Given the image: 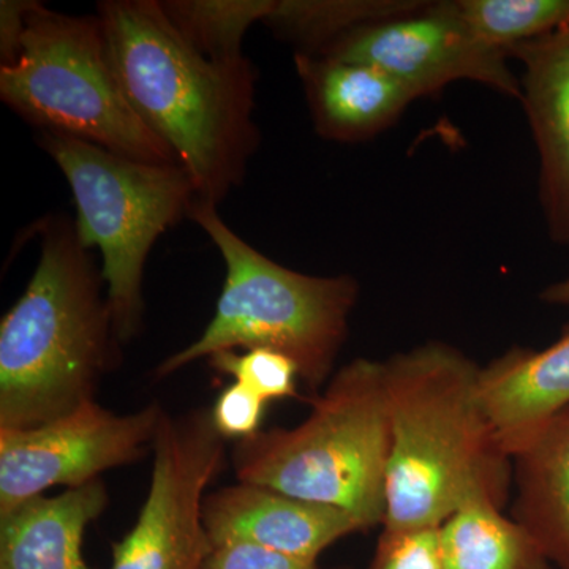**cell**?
<instances>
[{
	"instance_id": "19",
	"label": "cell",
	"mask_w": 569,
	"mask_h": 569,
	"mask_svg": "<svg viewBox=\"0 0 569 569\" xmlns=\"http://www.w3.org/2000/svg\"><path fill=\"white\" fill-rule=\"evenodd\" d=\"M475 39L508 51L569 26V0H440Z\"/></svg>"
},
{
	"instance_id": "23",
	"label": "cell",
	"mask_w": 569,
	"mask_h": 569,
	"mask_svg": "<svg viewBox=\"0 0 569 569\" xmlns=\"http://www.w3.org/2000/svg\"><path fill=\"white\" fill-rule=\"evenodd\" d=\"M266 403L252 389L233 381L211 408L213 426L224 440H247L261 432Z\"/></svg>"
},
{
	"instance_id": "4",
	"label": "cell",
	"mask_w": 569,
	"mask_h": 569,
	"mask_svg": "<svg viewBox=\"0 0 569 569\" xmlns=\"http://www.w3.org/2000/svg\"><path fill=\"white\" fill-rule=\"evenodd\" d=\"M189 219L222 254L227 276L204 331L164 358L153 377L162 380L222 351L266 348L288 356L307 388H323L347 340L358 280L350 274H302L276 263L236 234L216 204L194 198Z\"/></svg>"
},
{
	"instance_id": "20",
	"label": "cell",
	"mask_w": 569,
	"mask_h": 569,
	"mask_svg": "<svg viewBox=\"0 0 569 569\" xmlns=\"http://www.w3.org/2000/svg\"><path fill=\"white\" fill-rule=\"evenodd\" d=\"M276 0H163L162 9L194 50L216 62L244 59L242 41Z\"/></svg>"
},
{
	"instance_id": "11",
	"label": "cell",
	"mask_w": 569,
	"mask_h": 569,
	"mask_svg": "<svg viewBox=\"0 0 569 569\" xmlns=\"http://www.w3.org/2000/svg\"><path fill=\"white\" fill-rule=\"evenodd\" d=\"M203 523L212 546L246 542L310 563L340 539L365 531L342 509L241 481L204 497Z\"/></svg>"
},
{
	"instance_id": "15",
	"label": "cell",
	"mask_w": 569,
	"mask_h": 569,
	"mask_svg": "<svg viewBox=\"0 0 569 569\" xmlns=\"http://www.w3.org/2000/svg\"><path fill=\"white\" fill-rule=\"evenodd\" d=\"M108 503L107 485L96 479L14 508L0 518V569H92L82 550L86 531Z\"/></svg>"
},
{
	"instance_id": "8",
	"label": "cell",
	"mask_w": 569,
	"mask_h": 569,
	"mask_svg": "<svg viewBox=\"0 0 569 569\" xmlns=\"http://www.w3.org/2000/svg\"><path fill=\"white\" fill-rule=\"evenodd\" d=\"M152 455L148 496L129 533L112 542L111 569H201L212 549L203 501L227 462V440L211 410L164 411Z\"/></svg>"
},
{
	"instance_id": "17",
	"label": "cell",
	"mask_w": 569,
	"mask_h": 569,
	"mask_svg": "<svg viewBox=\"0 0 569 569\" xmlns=\"http://www.w3.org/2000/svg\"><path fill=\"white\" fill-rule=\"evenodd\" d=\"M445 569H549L537 539L488 497H473L440 527Z\"/></svg>"
},
{
	"instance_id": "21",
	"label": "cell",
	"mask_w": 569,
	"mask_h": 569,
	"mask_svg": "<svg viewBox=\"0 0 569 569\" xmlns=\"http://www.w3.org/2000/svg\"><path fill=\"white\" fill-rule=\"evenodd\" d=\"M209 366L257 392L264 402L299 397L298 367L279 351L254 348L244 353L222 351L208 358Z\"/></svg>"
},
{
	"instance_id": "26",
	"label": "cell",
	"mask_w": 569,
	"mask_h": 569,
	"mask_svg": "<svg viewBox=\"0 0 569 569\" xmlns=\"http://www.w3.org/2000/svg\"><path fill=\"white\" fill-rule=\"evenodd\" d=\"M539 299L546 305L569 307V279L549 284L539 295Z\"/></svg>"
},
{
	"instance_id": "16",
	"label": "cell",
	"mask_w": 569,
	"mask_h": 569,
	"mask_svg": "<svg viewBox=\"0 0 569 569\" xmlns=\"http://www.w3.org/2000/svg\"><path fill=\"white\" fill-rule=\"evenodd\" d=\"M511 518L537 539L550 563L569 569V407L512 456Z\"/></svg>"
},
{
	"instance_id": "5",
	"label": "cell",
	"mask_w": 569,
	"mask_h": 569,
	"mask_svg": "<svg viewBox=\"0 0 569 569\" xmlns=\"http://www.w3.org/2000/svg\"><path fill=\"white\" fill-rule=\"evenodd\" d=\"M301 425L236 441V479L339 508L362 529L383 527L391 455L383 361L340 367Z\"/></svg>"
},
{
	"instance_id": "1",
	"label": "cell",
	"mask_w": 569,
	"mask_h": 569,
	"mask_svg": "<svg viewBox=\"0 0 569 569\" xmlns=\"http://www.w3.org/2000/svg\"><path fill=\"white\" fill-rule=\"evenodd\" d=\"M97 17L112 69L138 118L174 152L197 200L219 206L244 182L260 146L252 62L206 58L157 0H104Z\"/></svg>"
},
{
	"instance_id": "12",
	"label": "cell",
	"mask_w": 569,
	"mask_h": 569,
	"mask_svg": "<svg viewBox=\"0 0 569 569\" xmlns=\"http://www.w3.org/2000/svg\"><path fill=\"white\" fill-rule=\"evenodd\" d=\"M522 67L520 100L539 157L550 239L569 249V26L508 51Z\"/></svg>"
},
{
	"instance_id": "9",
	"label": "cell",
	"mask_w": 569,
	"mask_h": 569,
	"mask_svg": "<svg viewBox=\"0 0 569 569\" xmlns=\"http://www.w3.org/2000/svg\"><path fill=\"white\" fill-rule=\"evenodd\" d=\"M159 402L119 415L97 400L33 429H0V518L47 490L81 488L153 449Z\"/></svg>"
},
{
	"instance_id": "24",
	"label": "cell",
	"mask_w": 569,
	"mask_h": 569,
	"mask_svg": "<svg viewBox=\"0 0 569 569\" xmlns=\"http://www.w3.org/2000/svg\"><path fill=\"white\" fill-rule=\"evenodd\" d=\"M201 569H318V565L246 542H224L212 546Z\"/></svg>"
},
{
	"instance_id": "2",
	"label": "cell",
	"mask_w": 569,
	"mask_h": 569,
	"mask_svg": "<svg viewBox=\"0 0 569 569\" xmlns=\"http://www.w3.org/2000/svg\"><path fill=\"white\" fill-rule=\"evenodd\" d=\"M383 367L391 427L383 529H440L479 496L503 507L512 466L482 408L481 367L437 340Z\"/></svg>"
},
{
	"instance_id": "14",
	"label": "cell",
	"mask_w": 569,
	"mask_h": 569,
	"mask_svg": "<svg viewBox=\"0 0 569 569\" xmlns=\"http://www.w3.org/2000/svg\"><path fill=\"white\" fill-rule=\"evenodd\" d=\"M313 127L321 138L361 142L399 121L415 93L391 74L366 63L295 54Z\"/></svg>"
},
{
	"instance_id": "7",
	"label": "cell",
	"mask_w": 569,
	"mask_h": 569,
	"mask_svg": "<svg viewBox=\"0 0 569 569\" xmlns=\"http://www.w3.org/2000/svg\"><path fill=\"white\" fill-rule=\"evenodd\" d=\"M37 141L69 182L78 236L102 253L119 340L132 342L144 317L149 253L160 236L189 217L197 198L192 179L181 164L137 162L69 134L39 132Z\"/></svg>"
},
{
	"instance_id": "22",
	"label": "cell",
	"mask_w": 569,
	"mask_h": 569,
	"mask_svg": "<svg viewBox=\"0 0 569 569\" xmlns=\"http://www.w3.org/2000/svg\"><path fill=\"white\" fill-rule=\"evenodd\" d=\"M369 569H445L440 529H383Z\"/></svg>"
},
{
	"instance_id": "6",
	"label": "cell",
	"mask_w": 569,
	"mask_h": 569,
	"mask_svg": "<svg viewBox=\"0 0 569 569\" xmlns=\"http://www.w3.org/2000/svg\"><path fill=\"white\" fill-rule=\"evenodd\" d=\"M0 99L39 132L69 134L137 162L179 164L127 100L99 17H71L37 2L20 58L0 67Z\"/></svg>"
},
{
	"instance_id": "25",
	"label": "cell",
	"mask_w": 569,
	"mask_h": 569,
	"mask_svg": "<svg viewBox=\"0 0 569 569\" xmlns=\"http://www.w3.org/2000/svg\"><path fill=\"white\" fill-rule=\"evenodd\" d=\"M36 3V0L0 2V67L13 66L20 58L28 17Z\"/></svg>"
},
{
	"instance_id": "18",
	"label": "cell",
	"mask_w": 569,
	"mask_h": 569,
	"mask_svg": "<svg viewBox=\"0 0 569 569\" xmlns=\"http://www.w3.org/2000/svg\"><path fill=\"white\" fill-rule=\"evenodd\" d=\"M419 0H276L264 24L293 44L295 54H318L347 33L422 9Z\"/></svg>"
},
{
	"instance_id": "10",
	"label": "cell",
	"mask_w": 569,
	"mask_h": 569,
	"mask_svg": "<svg viewBox=\"0 0 569 569\" xmlns=\"http://www.w3.org/2000/svg\"><path fill=\"white\" fill-rule=\"evenodd\" d=\"M313 56L376 67L407 86L417 99L456 81H471L520 100L519 77L511 71L507 52L475 39L438 2L356 29Z\"/></svg>"
},
{
	"instance_id": "3",
	"label": "cell",
	"mask_w": 569,
	"mask_h": 569,
	"mask_svg": "<svg viewBox=\"0 0 569 569\" xmlns=\"http://www.w3.org/2000/svg\"><path fill=\"white\" fill-rule=\"evenodd\" d=\"M122 346L91 249L66 216L48 217L36 272L0 321V429H33L96 400Z\"/></svg>"
},
{
	"instance_id": "13",
	"label": "cell",
	"mask_w": 569,
	"mask_h": 569,
	"mask_svg": "<svg viewBox=\"0 0 569 569\" xmlns=\"http://www.w3.org/2000/svg\"><path fill=\"white\" fill-rule=\"evenodd\" d=\"M479 397L501 451L512 459L569 407V326L545 350L511 348L481 367Z\"/></svg>"
},
{
	"instance_id": "27",
	"label": "cell",
	"mask_w": 569,
	"mask_h": 569,
	"mask_svg": "<svg viewBox=\"0 0 569 569\" xmlns=\"http://www.w3.org/2000/svg\"><path fill=\"white\" fill-rule=\"evenodd\" d=\"M337 569H353V568H337Z\"/></svg>"
}]
</instances>
